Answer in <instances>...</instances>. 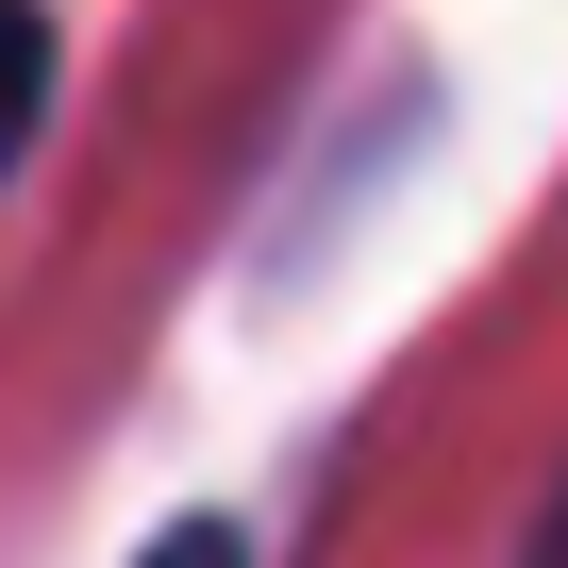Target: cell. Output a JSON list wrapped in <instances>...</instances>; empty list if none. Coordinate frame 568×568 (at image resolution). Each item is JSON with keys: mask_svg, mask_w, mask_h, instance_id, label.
<instances>
[{"mask_svg": "<svg viewBox=\"0 0 568 568\" xmlns=\"http://www.w3.org/2000/svg\"><path fill=\"white\" fill-rule=\"evenodd\" d=\"M34 84H51V34L0 0V151H18V118H34Z\"/></svg>", "mask_w": 568, "mask_h": 568, "instance_id": "cell-1", "label": "cell"}, {"mask_svg": "<svg viewBox=\"0 0 568 568\" xmlns=\"http://www.w3.org/2000/svg\"><path fill=\"white\" fill-rule=\"evenodd\" d=\"M134 568H251V535H234V518H168Z\"/></svg>", "mask_w": 568, "mask_h": 568, "instance_id": "cell-2", "label": "cell"}, {"mask_svg": "<svg viewBox=\"0 0 568 568\" xmlns=\"http://www.w3.org/2000/svg\"><path fill=\"white\" fill-rule=\"evenodd\" d=\"M518 568H568V501H551V518H535V551H518Z\"/></svg>", "mask_w": 568, "mask_h": 568, "instance_id": "cell-3", "label": "cell"}]
</instances>
